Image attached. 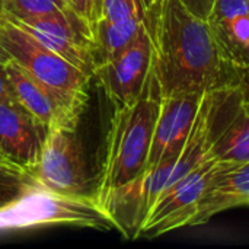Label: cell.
Returning <instances> with one entry per match:
<instances>
[{
	"label": "cell",
	"instance_id": "cell-12",
	"mask_svg": "<svg viewBox=\"0 0 249 249\" xmlns=\"http://www.w3.org/2000/svg\"><path fill=\"white\" fill-rule=\"evenodd\" d=\"M47 128L16 101H0V150L34 175Z\"/></svg>",
	"mask_w": 249,
	"mask_h": 249
},
{
	"label": "cell",
	"instance_id": "cell-20",
	"mask_svg": "<svg viewBox=\"0 0 249 249\" xmlns=\"http://www.w3.org/2000/svg\"><path fill=\"white\" fill-rule=\"evenodd\" d=\"M194 13L200 15L201 18H207L209 12H210V7H212V3L213 0H182Z\"/></svg>",
	"mask_w": 249,
	"mask_h": 249
},
{
	"label": "cell",
	"instance_id": "cell-7",
	"mask_svg": "<svg viewBox=\"0 0 249 249\" xmlns=\"http://www.w3.org/2000/svg\"><path fill=\"white\" fill-rule=\"evenodd\" d=\"M219 160L206 159L196 169L165 190L152 206L137 238H158L168 232L191 226L200 197Z\"/></svg>",
	"mask_w": 249,
	"mask_h": 249
},
{
	"label": "cell",
	"instance_id": "cell-9",
	"mask_svg": "<svg viewBox=\"0 0 249 249\" xmlns=\"http://www.w3.org/2000/svg\"><path fill=\"white\" fill-rule=\"evenodd\" d=\"M153 66V41L147 25L136 39L114 58L98 64L93 70L99 86L107 98L117 105L136 99Z\"/></svg>",
	"mask_w": 249,
	"mask_h": 249
},
{
	"label": "cell",
	"instance_id": "cell-6",
	"mask_svg": "<svg viewBox=\"0 0 249 249\" xmlns=\"http://www.w3.org/2000/svg\"><path fill=\"white\" fill-rule=\"evenodd\" d=\"M35 182L38 187L63 194L88 193V169L76 130L51 128L47 131L35 169Z\"/></svg>",
	"mask_w": 249,
	"mask_h": 249
},
{
	"label": "cell",
	"instance_id": "cell-21",
	"mask_svg": "<svg viewBox=\"0 0 249 249\" xmlns=\"http://www.w3.org/2000/svg\"><path fill=\"white\" fill-rule=\"evenodd\" d=\"M238 85L242 89V92L245 95V99L249 102V61L248 64H247V67L244 69V71L238 77Z\"/></svg>",
	"mask_w": 249,
	"mask_h": 249
},
{
	"label": "cell",
	"instance_id": "cell-17",
	"mask_svg": "<svg viewBox=\"0 0 249 249\" xmlns=\"http://www.w3.org/2000/svg\"><path fill=\"white\" fill-rule=\"evenodd\" d=\"M99 19L109 22L140 19L147 23L143 0H99Z\"/></svg>",
	"mask_w": 249,
	"mask_h": 249
},
{
	"label": "cell",
	"instance_id": "cell-22",
	"mask_svg": "<svg viewBox=\"0 0 249 249\" xmlns=\"http://www.w3.org/2000/svg\"><path fill=\"white\" fill-rule=\"evenodd\" d=\"M162 1H163V0H143L144 9H146V18H147L150 13H153V12L160 6Z\"/></svg>",
	"mask_w": 249,
	"mask_h": 249
},
{
	"label": "cell",
	"instance_id": "cell-16",
	"mask_svg": "<svg viewBox=\"0 0 249 249\" xmlns=\"http://www.w3.org/2000/svg\"><path fill=\"white\" fill-rule=\"evenodd\" d=\"M0 10L3 15L16 19L69 15L73 12L66 0H0Z\"/></svg>",
	"mask_w": 249,
	"mask_h": 249
},
{
	"label": "cell",
	"instance_id": "cell-5",
	"mask_svg": "<svg viewBox=\"0 0 249 249\" xmlns=\"http://www.w3.org/2000/svg\"><path fill=\"white\" fill-rule=\"evenodd\" d=\"M210 156L219 162H249V104L239 85L210 90Z\"/></svg>",
	"mask_w": 249,
	"mask_h": 249
},
{
	"label": "cell",
	"instance_id": "cell-25",
	"mask_svg": "<svg viewBox=\"0 0 249 249\" xmlns=\"http://www.w3.org/2000/svg\"><path fill=\"white\" fill-rule=\"evenodd\" d=\"M0 155H3V152H1V150H0ZM7 159H9V158H7Z\"/></svg>",
	"mask_w": 249,
	"mask_h": 249
},
{
	"label": "cell",
	"instance_id": "cell-14",
	"mask_svg": "<svg viewBox=\"0 0 249 249\" xmlns=\"http://www.w3.org/2000/svg\"><path fill=\"white\" fill-rule=\"evenodd\" d=\"M209 107H210V90L206 92L203 96V101H201L198 114L196 117V121L193 124V128L190 131V136L175 162V166L172 169V174L168 179L165 190L171 188L174 184H177L181 178H184L187 174L196 169L206 159L213 158L210 156Z\"/></svg>",
	"mask_w": 249,
	"mask_h": 249
},
{
	"label": "cell",
	"instance_id": "cell-4",
	"mask_svg": "<svg viewBox=\"0 0 249 249\" xmlns=\"http://www.w3.org/2000/svg\"><path fill=\"white\" fill-rule=\"evenodd\" d=\"M0 51L54 90L71 109L83 114L89 99V73L53 53L6 18L0 29Z\"/></svg>",
	"mask_w": 249,
	"mask_h": 249
},
{
	"label": "cell",
	"instance_id": "cell-10",
	"mask_svg": "<svg viewBox=\"0 0 249 249\" xmlns=\"http://www.w3.org/2000/svg\"><path fill=\"white\" fill-rule=\"evenodd\" d=\"M204 93L162 95L146 168L179 156L198 114Z\"/></svg>",
	"mask_w": 249,
	"mask_h": 249
},
{
	"label": "cell",
	"instance_id": "cell-11",
	"mask_svg": "<svg viewBox=\"0 0 249 249\" xmlns=\"http://www.w3.org/2000/svg\"><path fill=\"white\" fill-rule=\"evenodd\" d=\"M6 73L15 101L45 127L47 131L51 128H77L82 114L71 109L54 90L39 83L7 55Z\"/></svg>",
	"mask_w": 249,
	"mask_h": 249
},
{
	"label": "cell",
	"instance_id": "cell-19",
	"mask_svg": "<svg viewBox=\"0 0 249 249\" xmlns=\"http://www.w3.org/2000/svg\"><path fill=\"white\" fill-rule=\"evenodd\" d=\"M0 101H15L13 90L6 73V54L0 51Z\"/></svg>",
	"mask_w": 249,
	"mask_h": 249
},
{
	"label": "cell",
	"instance_id": "cell-2",
	"mask_svg": "<svg viewBox=\"0 0 249 249\" xmlns=\"http://www.w3.org/2000/svg\"><path fill=\"white\" fill-rule=\"evenodd\" d=\"M160 101L162 89L152 66L140 95L114 107L95 191L90 193L105 212L114 198L144 172Z\"/></svg>",
	"mask_w": 249,
	"mask_h": 249
},
{
	"label": "cell",
	"instance_id": "cell-15",
	"mask_svg": "<svg viewBox=\"0 0 249 249\" xmlns=\"http://www.w3.org/2000/svg\"><path fill=\"white\" fill-rule=\"evenodd\" d=\"M144 25L147 23L140 19H130L121 22H109L99 19L93 29L95 67L124 51L136 39Z\"/></svg>",
	"mask_w": 249,
	"mask_h": 249
},
{
	"label": "cell",
	"instance_id": "cell-13",
	"mask_svg": "<svg viewBox=\"0 0 249 249\" xmlns=\"http://www.w3.org/2000/svg\"><path fill=\"white\" fill-rule=\"evenodd\" d=\"M239 206H249V162H217L200 197L191 226L204 225L213 216Z\"/></svg>",
	"mask_w": 249,
	"mask_h": 249
},
{
	"label": "cell",
	"instance_id": "cell-23",
	"mask_svg": "<svg viewBox=\"0 0 249 249\" xmlns=\"http://www.w3.org/2000/svg\"><path fill=\"white\" fill-rule=\"evenodd\" d=\"M18 196H20V194H15V193H12V191H9V190L0 188V206H3L4 203L10 201L12 198L18 197Z\"/></svg>",
	"mask_w": 249,
	"mask_h": 249
},
{
	"label": "cell",
	"instance_id": "cell-8",
	"mask_svg": "<svg viewBox=\"0 0 249 249\" xmlns=\"http://www.w3.org/2000/svg\"><path fill=\"white\" fill-rule=\"evenodd\" d=\"M3 15V13H1ZM39 44L58 54L69 63L93 76L95 39L92 28L74 12L42 18L16 19L3 15Z\"/></svg>",
	"mask_w": 249,
	"mask_h": 249
},
{
	"label": "cell",
	"instance_id": "cell-1",
	"mask_svg": "<svg viewBox=\"0 0 249 249\" xmlns=\"http://www.w3.org/2000/svg\"><path fill=\"white\" fill-rule=\"evenodd\" d=\"M153 69L162 95L209 92L238 85L207 19L182 0H163L147 16Z\"/></svg>",
	"mask_w": 249,
	"mask_h": 249
},
{
	"label": "cell",
	"instance_id": "cell-3",
	"mask_svg": "<svg viewBox=\"0 0 249 249\" xmlns=\"http://www.w3.org/2000/svg\"><path fill=\"white\" fill-rule=\"evenodd\" d=\"M50 225L111 231L117 225L90 193L63 194L34 187L0 206V232Z\"/></svg>",
	"mask_w": 249,
	"mask_h": 249
},
{
	"label": "cell",
	"instance_id": "cell-18",
	"mask_svg": "<svg viewBox=\"0 0 249 249\" xmlns=\"http://www.w3.org/2000/svg\"><path fill=\"white\" fill-rule=\"evenodd\" d=\"M71 10L82 18L92 31L95 29L98 16H99V0H66Z\"/></svg>",
	"mask_w": 249,
	"mask_h": 249
},
{
	"label": "cell",
	"instance_id": "cell-24",
	"mask_svg": "<svg viewBox=\"0 0 249 249\" xmlns=\"http://www.w3.org/2000/svg\"><path fill=\"white\" fill-rule=\"evenodd\" d=\"M1 25H3V16H1V10H0V29H1Z\"/></svg>",
	"mask_w": 249,
	"mask_h": 249
},
{
	"label": "cell",
	"instance_id": "cell-26",
	"mask_svg": "<svg viewBox=\"0 0 249 249\" xmlns=\"http://www.w3.org/2000/svg\"><path fill=\"white\" fill-rule=\"evenodd\" d=\"M248 104H249V102H248Z\"/></svg>",
	"mask_w": 249,
	"mask_h": 249
}]
</instances>
